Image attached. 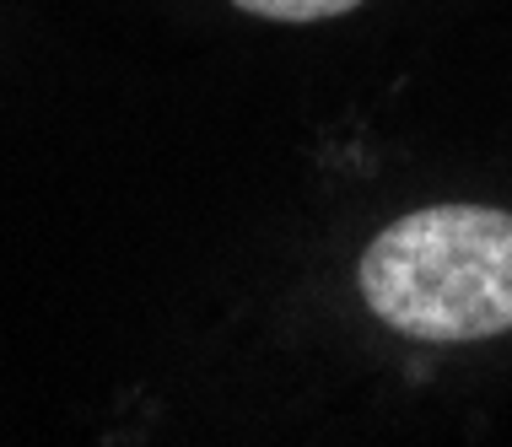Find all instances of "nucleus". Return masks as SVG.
I'll use <instances>...</instances> for the list:
<instances>
[{
  "label": "nucleus",
  "instance_id": "f257e3e1",
  "mask_svg": "<svg viewBox=\"0 0 512 447\" xmlns=\"http://www.w3.org/2000/svg\"><path fill=\"white\" fill-rule=\"evenodd\" d=\"M378 324L421 345L512 334V211L426 205L389 221L356 264Z\"/></svg>",
  "mask_w": 512,
  "mask_h": 447
},
{
  "label": "nucleus",
  "instance_id": "f03ea898",
  "mask_svg": "<svg viewBox=\"0 0 512 447\" xmlns=\"http://www.w3.org/2000/svg\"><path fill=\"white\" fill-rule=\"evenodd\" d=\"M238 11L248 17H265V22H329V17H345V11H356L362 0H232Z\"/></svg>",
  "mask_w": 512,
  "mask_h": 447
}]
</instances>
